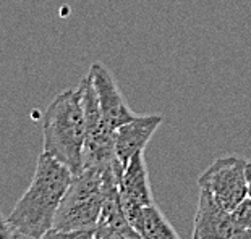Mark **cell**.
Segmentation results:
<instances>
[{"instance_id":"cell-8","label":"cell","mask_w":251,"mask_h":239,"mask_svg":"<svg viewBox=\"0 0 251 239\" xmlns=\"http://www.w3.org/2000/svg\"><path fill=\"white\" fill-rule=\"evenodd\" d=\"M161 125V115H136L128 123L115 130V152L124 168L138 152L146 149L148 142Z\"/></svg>"},{"instance_id":"cell-7","label":"cell","mask_w":251,"mask_h":239,"mask_svg":"<svg viewBox=\"0 0 251 239\" xmlns=\"http://www.w3.org/2000/svg\"><path fill=\"white\" fill-rule=\"evenodd\" d=\"M88 74L91 81H93L94 91L98 94L100 111H102V116L105 123L109 125V128L115 131L122 125L135 118L136 115L128 107L125 97L122 95L119 86H117L114 74L104 63L94 62L89 66Z\"/></svg>"},{"instance_id":"cell-12","label":"cell","mask_w":251,"mask_h":239,"mask_svg":"<svg viewBox=\"0 0 251 239\" xmlns=\"http://www.w3.org/2000/svg\"><path fill=\"white\" fill-rule=\"evenodd\" d=\"M233 218L238 221V225H242L243 228L251 231V200L247 197L242 204H238L232 210Z\"/></svg>"},{"instance_id":"cell-6","label":"cell","mask_w":251,"mask_h":239,"mask_svg":"<svg viewBox=\"0 0 251 239\" xmlns=\"http://www.w3.org/2000/svg\"><path fill=\"white\" fill-rule=\"evenodd\" d=\"M119 194L126 218L131 226H135L144 207L154 204L144 151L138 152L124 168L119 181Z\"/></svg>"},{"instance_id":"cell-11","label":"cell","mask_w":251,"mask_h":239,"mask_svg":"<svg viewBox=\"0 0 251 239\" xmlns=\"http://www.w3.org/2000/svg\"><path fill=\"white\" fill-rule=\"evenodd\" d=\"M94 239H143L138 233H124L119 230H114V228L109 226H102L98 225L94 230Z\"/></svg>"},{"instance_id":"cell-4","label":"cell","mask_w":251,"mask_h":239,"mask_svg":"<svg viewBox=\"0 0 251 239\" xmlns=\"http://www.w3.org/2000/svg\"><path fill=\"white\" fill-rule=\"evenodd\" d=\"M247 163L248 160L237 155L219 157L198 178V186L207 191L222 209L232 212L248 196Z\"/></svg>"},{"instance_id":"cell-13","label":"cell","mask_w":251,"mask_h":239,"mask_svg":"<svg viewBox=\"0 0 251 239\" xmlns=\"http://www.w3.org/2000/svg\"><path fill=\"white\" fill-rule=\"evenodd\" d=\"M0 239H18V231L2 212H0Z\"/></svg>"},{"instance_id":"cell-10","label":"cell","mask_w":251,"mask_h":239,"mask_svg":"<svg viewBox=\"0 0 251 239\" xmlns=\"http://www.w3.org/2000/svg\"><path fill=\"white\" fill-rule=\"evenodd\" d=\"M36 239H94V230H79V231H67L50 228L44 235Z\"/></svg>"},{"instance_id":"cell-2","label":"cell","mask_w":251,"mask_h":239,"mask_svg":"<svg viewBox=\"0 0 251 239\" xmlns=\"http://www.w3.org/2000/svg\"><path fill=\"white\" fill-rule=\"evenodd\" d=\"M86 141V121L81 104V91L65 89L57 94L42 116V152L78 174L83 170Z\"/></svg>"},{"instance_id":"cell-1","label":"cell","mask_w":251,"mask_h":239,"mask_svg":"<svg viewBox=\"0 0 251 239\" xmlns=\"http://www.w3.org/2000/svg\"><path fill=\"white\" fill-rule=\"evenodd\" d=\"M73 176L62 162L46 152L41 153L33 181L8 215L18 235L36 239L54 228L55 214Z\"/></svg>"},{"instance_id":"cell-9","label":"cell","mask_w":251,"mask_h":239,"mask_svg":"<svg viewBox=\"0 0 251 239\" xmlns=\"http://www.w3.org/2000/svg\"><path fill=\"white\" fill-rule=\"evenodd\" d=\"M135 230L143 239H180L177 231L174 230L156 204L144 207L140 220L135 225Z\"/></svg>"},{"instance_id":"cell-3","label":"cell","mask_w":251,"mask_h":239,"mask_svg":"<svg viewBox=\"0 0 251 239\" xmlns=\"http://www.w3.org/2000/svg\"><path fill=\"white\" fill-rule=\"evenodd\" d=\"M122 173L83 168L75 174L55 214L54 228L67 231L96 230L105 196L119 186Z\"/></svg>"},{"instance_id":"cell-14","label":"cell","mask_w":251,"mask_h":239,"mask_svg":"<svg viewBox=\"0 0 251 239\" xmlns=\"http://www.w3.org/2000/svg\"><path fill=\"white\" fill-rule=\"evenodd\" d=\"M247 188H248V196H247V197L251 200V162L247 163Z\"/></svg>"},{"instance_id":"cell-5","label":"cell","mask_w":251,"mask_h":239,"mask_svg":"<svg viewBox=\"0 0 251 239\" xmlns=\"http://www.w3.org/2000/svg\"><path fill=\"white\" fill-rule=\"evenodd\" d=\"M191 239H251V231L238 225L232 212L222 209L207 191L200 189Z\"/></svg>"}]
</instances>
